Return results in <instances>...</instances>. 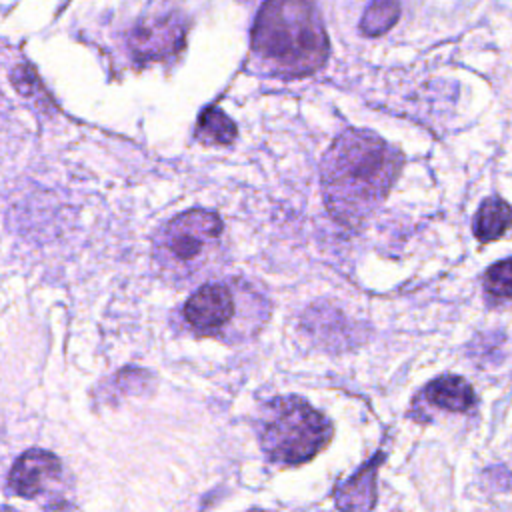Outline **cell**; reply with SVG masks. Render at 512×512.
<instances>
[{
  "label": "cell",
  "instance_id": "3957f363",
  "mask_svg": "<svg viewBox=\"0 0 512 512\" xmlns=\"http://www.w3.org/2000/svg\"><path fill=\"white\" fill-rule=\"evenodd\" d=\"M260 444L278 464L312 460L332 438L330 420L298 396L270 400L260 414Z\"/></svg>",
  "mask_w": 512,
  "mask_h": 512
},
{
  "label": "cell",
  "instance_id": "7a4b0ae2",
  "mask_svg": "<svg viewBox=\"0 0 512 512\" xmlns=\"http://www.w3.org/2000/svg\"><path fill=\"white\" fill-rule=\"evenodd\" d=\"M252 52L264 72L282 78L318 70L328 58L318 10L308 2H266L252 28Z\"/></svg>",
  "mask_w": 512,
  "mask_h": 512
},
{
  "label": "cell",
  "instance_id": "5b68a950",
  "mask_svg": "<svg viewBox=\"0 0 512 512\" xmlns=\"http://www.w3.org/2000/svg\"><path fill=\"white\" fill-rule=\"evenodd\" d=\"M186 24L176 12L146 16L128 36L130 52L136 60H164L184 46Z\"/></svg>",
  "mask_w": 512,
  "mask_h": 512
},
{
  "label": "cell",
  "instance_id": "277c9868",
  "mask_svg": "<svg viewBox=\"0 0 512 512\" xmlns=\"http://www.w3.org/2000/svg\"><path fill=\"white\" fill-rule=\"evenodd\" d=\"M222 234L218 214L194 208L174 216L158 234L154 252L164 268L192 270L200 266Z\"/></svg>",
  "mask_w": 512,
  "mask_h": 512
},
{
  "label": "cell",
  "instance_id": "9c48e42d",
  "mask_svg": "<svg viewBox=\"0 0 512 512\" xmlns=\"http://www.w3.org/2000/svg\"><path fill=\"white\" fill-rule=\"evenodd\" d=\"M474 236L480 242H492L512 230V206L500 196L486 198L474 216Z\"/></svg>",
  "mask_w": 512,
  "mask_h": 512
},
{
  "label": "cell",
  "instance_id": "ba28073f",
  "mask_svg": "<svg viewBox=\"0 0 512 512\" xmlns=\"http://www.w3.org/2000/svg\"><path fill=\"white\" fill-rule=\"evenodd\" d=\"M382 460L384 454L380 452L336 488L334 500L340 512H372L376 504V470Z\"/></svg>",
  "mask_w": 512,
  "mask_h": 512
},
{
  "label": "cell",
  "instance_id": "8fae6325",
  "mask_svg": "<svg viewBox=\"0 0 512 512\" xmlns=\"http://www.w3.org/2000/svg\"><path fill=\"white\" fill-rule=\"evenodd\" d=\"M196 138L204 144L228 146L236 140V124L220 108H206L198 120Z\"/></svg>",
  "mask_w": 512,
  "mask_h": 512
},
{
  "label": "cell",
  "instance_id": "8992f818",
  "mask_svg": "<svg viewBox=\"0 0 512 512\" xmlns=\"http://www.w3.org/2000/svg\"><path fill=\"white\" fill-rule=\"evenodd\" d=\"M236 312V298L228 284L210 282L200 286L184 304L186 322L202 334L222 332Z\"/></svg>",
  "mask_w": 512,
  "mask_h": 512
},
{
  "label": "cell",
  "instance_id": "7c38bea8",
  "mask_svg": "<svg viewBox=\"0 0 512 512\" xmlns=\"http://www.w3.org/2000/svg\"><path fill=\"white\" fill-rule=\"evenodd\" d=\"M400 14V6L396 2H372L366 10L364 16L360 20V30L366 36H378L384 34L396 20Z\"/></svg>",
  "mask_w": 512,
  "mask_h": 512
},
{
  "label": "cell",
  "instance_id": "52a82bcc",
  "mask_svg": "<svg viewBox=\"0 0 512 512\" xmlns=\"http://www.w3.org/2000/svg\"><path fill=\"white\" fill-rule=\"evenodd\" d=\"M62 464L58 456L48 450L32 448L26 450L12 466L8 474V486L16 496L34 498L38 496L46 484L60 476Z\"/></svg>",
  "mask_w": 512,
  "mask_h": 512
},
{
  "label": "cell",
  "instance_id": "30bf717a",
  "mask_svg": "<svg viewBox=\"0 0 512 512\" xmlns=\"http://www.w3.org/2000/svg\"><path fill=\"white\" fill-rule=\"evenodd\" d=\"M426 398L444 410L466 412L474 404V390L462 376L446 374L428 384Z\"/></svg>",
  "mask_w": 512,
  "mask_h": 512
},
{
  "label": "cell",
  "instance_id": "4fadbf2b",
  "mask_svg": "<svg viewBox=\"0 0 512 512\" xmlns=\"http://www.w3.org/2000/svg\"><path fill=\"white\" fill-rule=\"evenodd\" d=\"M484 288L496 298H512V258L494 262L484 272Z\"/></svg>",
  "mask_w": 512,
  "mask_h": 512
},
{
  "label": "cell",
  "instance_id": "5bb4252c",
  "mask_svg": "<svg viewBox=\"0 0 512 512\" xmlns=\"http://www.w3.org/2000/svg\"><path fill=\"white\" fill-rule=\"evenodd\" d=\"M248 512H268V510H260V508H254V510H248Z\"/></svg>",
  "mask_w": 512,
  "mask_h": 512
},
{
  "label": "cell",
  "instance_id": "6da1fadb",
  "mask_svg": "<svg viewBox=\"0 0 512 512\" xmlns=\"http://www.w3.org/2000/svg\"><path fill=\"white\" fill-rule=\"evenodd\" d=\"M402 154L368 130H344L322 160V194L328 212L346 226L360 224L388 194Z\"/></svg>",
  "mask_w": 512,
  "mask_h": 512
}]
</instances>
